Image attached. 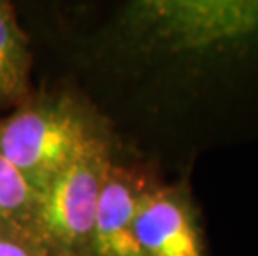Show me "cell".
<instances>
[{
    "mask_svg": "<svg viewBox=\"0 0 258 256\" xmlns=\"http://www.w3.org/2000/svg\"><path fill=\"white\" fill-rule=\"evenodd\" d=\"M157 180L147 166L113 158L100 190L89 256H140L135 216L142 197Z\"/></svg>",
    "mask_w": 258,
    "mask_h": 256,
    "instance_id": "cell-4",
    "label": "cell"
},
{
    "mask_svg": "<svg viewBox=\"0 0 258 256\" xmlns=\"http://www.w3.org/2000/svg\"><path fill=\"white\" fill-rule=\"evenodd\" d=\"M32 63L29 35L14 4L0 0V108H15L32 95Z\"/></svg>",
    "mask_w": 258,
    "mask_h": 256,
    "instance_id": "cell-5",
    "label": "cell"
},
{
    "mask_svg": "<svg viewBox=\"0 0 258 256\" xmlns=\"http://www.w3.org/2000/svg\"><path fill=\"white\" fill-rule=\"evenodd\" d=\"M57 256H80V254H57Z\"/></svg>",
    "mask_w": 258,
    "mask_h": 256,
    "instance_id": "cell-8",
    "label": "cell"
},
{
    "mask_svg": "<svg viewBox=\"0 0 258 256\" xmlns=\"http://www.w3.org/2000/svg\"><path fill=\"white\" fill-rule=\"evenodd\" d=\"M112 137L107 118L69 89L38 90L0 118V151L40 193L95 140Z\"/></svg>",
    "mask_w": 258,
    "mask_h": 256,
    "instance_id": "cell-1",
    "label": "cell"
},
{
    "mask_svg": "<svg viewBox=\"0 0 258 256\" xmlns=\"http://www.w3.org/2000/svg\"><path fill=\"white\" fill-rule=\"evenodd\" d=\"M0 256H53L32 230L0 231Z\"/></svg>",
    "mask_w": 258,
    "mask_h": 256,
    "instance_id": "cell-7",
    "label": "cell"
},
{
    "mask_svg": "<svg viewBox=\"0 0 258 256\" xmlns=\"http://www.w3.org/2000/svg\"><path fill=\"white\" fill-rule=\"evenodd\" d=\"M38 193L0 151V231H34Z\"/></svg>",
    "mask_w": 258,
    "mask_h": 256,
    "instance_id": "cell-6",
    "label": "cell"
},
{
    "mask_svg": "<svg viewBox=\"0 0 258 256\" xmlns=\"http://www.w3.org/2000/svg\"><path fill=\"white\" fill-rule=\"evenodd\" d=\"M115 158V140H95L38 193L34 231L53 256H89L102 185Z\"/></svg>",
    "mask_w": 258,
    "mask_h": 256,
    "instance_id": "cell-2",
    "label": "cell"
},
{
    "mask_svg": "<svg viewBox=\"0 0 258 256\" xmlns=\"http://www.w3.org/2000/svg\"><path fill=\"white\" fill-rule=\"evenodd\" d=\"M134 231L140 256H208L200 211L185 178L173 185L157 180L147 190Z\"/></svg>",
    "mask_w": 258,
    "mask_h": 256,
    "instance_id": "cell-3",
    "label": "cell"
}]
</instances>
